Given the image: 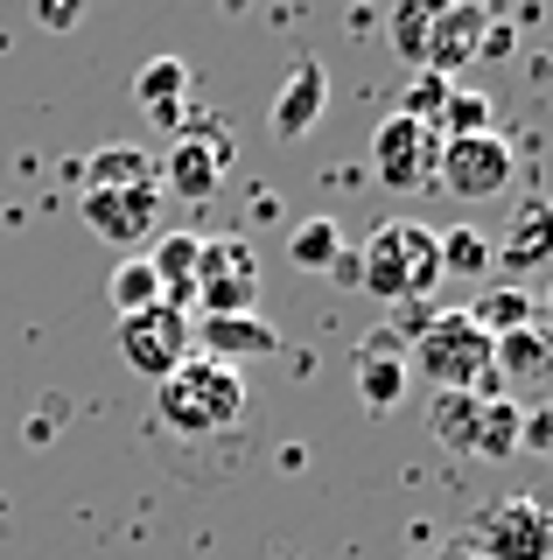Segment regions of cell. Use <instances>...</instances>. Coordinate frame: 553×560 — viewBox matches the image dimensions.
I'll list each match as a JSON object with an SVG mask.
<instances>
[{
  "label": "cell",
  "mask_w": 553,
  "mask_h": 560,
  "mask_svg": "<svg viewBox=\"0 0 553 560\" xmlns=\"http://www.w3.org/2000/svg\"><path fill=\"white\" fill-rule=\"evenodd\" d=\"M357 288L378 294V302L413 308V294L442 288V232H427V224H413V218L378 224V232L357 245Z\"/></svg>",
  "instance_id": "1"
},
{
  "label": "cell",
  "mask_w": 553,
  "mask_h": 560,
  "mask_svg": "<svg viewBox=\"0 0 553 560\" xmlns=\"http://www.w3.org/2000/svg\"><path fill=\"white\" fill-rule=\"evenodd\" d=\"M154 413H162L168 434H189V442H203V434H224L246 420V378L232 372V364H211V358H189L176 372L162 378V393H154Z\"/></svg>",
  "instance_id": "2"
},
{
  "label": "cell",
  "mask_w": 553,
  "mask_h": 560,
  "mask_svg": "<svg viewBox=\"0 0 553 560\" xmlns=\"http://www.w3.org/2000/svg\"><path fill=\"white\" fill-rule=\"evenodd\" d=\"M407 372L427 378L435 393H497V378H491V337L470 323V308L427 315V323L413 329Z\"/></svg>",
  "instance_id": "3"
},
{
  "label": "cell",
  "mask_w": 553,
  "mask_h": 560,
  "mask_svg": "<svg viewBox=\"0 0 553 560\" xmlns=\"http://www.w3.org/2000/svg\"><path fill=\"white\" fill-rule=\"evenodd\" d=\"M197 315L203 323H217V315H259V259H252V245L238 238V232H224V238H203V253H197Z\"/></svg>",
  "instance_id": "4"
},
{
  "label": "cell",
  "mask_w": 553,
  "mask_h": 560,
  "mask_svg": "<svg viewBox=\"0 0 553 560\" xmlns=\"http://www.w3.org/2000/svg\"><path fill=\"white\" fill-rule=\"evenodd\" d=\"M119 358L133 364L141 378L162 385L176 364L197 358V329H189V315L183 308H168V302H154L141 315H119Z\"/></svg>",
  "instance_id": "5"
},
{
  "label": "cell",
  "mask_w": 553,
  "mask_h": 560,
  "mask_svg": "<svg viewBox=\"0 0 553 560\" xmlns=\"http://www.w3.org/2000/svg\"><path fill=\"white\" fill-rule=\"evenodd\" d=\"M476 553L483 560H553V504L540 498H491L476 518Z\"/></svg>",
  "instance_id": "6"
},
{
  "label": "cell",
  "mask_w": 553,
  "mask_h": 560,
  "mask_svg": "<svg viewBox=\"0 0 553 560\" xmlns=\"http://www.w3.org/2000/svg\"><path fill=\"white\" fill-rule=\"evenodd\" d=\"M224 162H232L224 127H211L203 113H183V133H176V148H168V162H162V189L183 197V203H203V197H217Z\"/></svg>",
  "instance_id": "7"
},
{
  "label": "cell",
  "mask_w": 553,
  "mask_h": 560,
  "mask_svg": "<svg viewBox=\"0 0 553 560\" xmlns=\"http://www.w3.org/2000/svg\"><path fill=\"white\" fill-rule=\"evenodd\" d=\"M511 140L505 133H470V140H442V162H435V183L462 203H483V197H505L511 189Z\"/></svg>",
  "instance_id": "8"
},
{
  "label": "cell",
  "mask_w": 553,
  "mask_h": 560,
  "mask_svg": "<svg viewBox=\"0 0 553 560\" xmlns=\"http://www.w3.org/2000/svg\"><path fill=\"white\" fill-rule=\"evenodd\" d=\"M435 162H442L435 127H421V119H407V113H392L386 127L372 133V175H378L386 189H421V183H435Z\"/></svg>",
  "instance_id": "9"
},
{
  "label": "cell",
  "mask_w": 553,
  "mask_h": 560,
  "mask_svg": "<svg viewBox=\"0 0 553 560\" xmlns=\"http://www.w3.org/2000/svg\"><path fill=\"white\" fill-rule=\"evenodd\" d=\"M84 224H92L106 245H148L154 224H162V183L141 189H84Z\"/></svg>",
  "instance_id": "10"
},
{
  "label": "cell",
  "mask_w": 553,
  "mask_h": 560,
  "mask_svg": "<svg viewBox=\"0 0 553 560\" xmlns=\"http://www.w3.org/2000/svg\"><path fill=\"white\" fill-rule=\"evenodd\" d=\"M546 267H553V203L526 197L505 224V245H491V273H505V288H511V280L546 273Z\"/></svg>",
  "instance_id": "11"
},
{
  "label": "cell",
  "mask_w": 553,
  "mask_h": 560,
  "mask_svg": "<svg viewBox=\"0 0 553 560\" xmlns=\"http://www.w3.org/2000/svg\"><path fill=\"white\" fill-rule=\"evenodd\" d=\"M483 35H491V14L476 0H448V8H435V22H427V63L421 70L456 84V70L483 57Z\"/></svg>",
  "instance_id": "12"
},
{
  "label": "cell",
  "mask_w": 553,
  "mask_h": 560,
  "mask_svg": "<svg viewBox=\"0 0 553 560\" xmlns=\"http://www.w3.org/2000/svg\"><path fill=\"white\" fill-rule=\"evenodd\" d=\"M407 329H372L365 350H357V393H365L372 413H392L407 399Z\"/></svg>",
  "instance_id": "13"
},
{
  "label": "cell",
  "mask_w": 553,
  "mask_h": 560,
  "mask_svg": "<svg viewBox=\"0 0 553 560\" xmlns=\"http://www.w3.org/2000/svg\"><path fill=\"white\" fill-rule=\"evenodd\" d=\"M322 105H330V70H322V57H302L273 98V140H302L322 119Z\"/></svg>",
  "instance_id": "14"
},
{
  "label": "cell",
  "mask_w": 553,
  "mask_h": 560,
  "mask_svg": "<svg viewBox=\"0 0 553 560\" xmlns=\"http://www.w3.org/2000/svg\"><path fill=\"white\" fill-rule=\"evenodd\" d=\"M281 337L259 315H217V323H197V358L211 364H238V358H273Z\"/></svg>",
  "instance_id": "15"
},
{
  "label": "cell",
  "mask_w": 553,
  "mask_h": 560,
  "mask_svg": "<svg viewBox=\"0 0 553 560\" xmlns=\"http://www.w3.org/2000/svg\"><path fill=\"white\" fill-rule=\"evenodd\" d=\"M133 98H141V113L154 119V127H168V133H183V113H189V63L183 57H154L141 78H133Z\"/></svg>",
  "instance_id": "16"
},
{
  "label": "cell",
  "mask_w": 553,
  "mask_h": 560,
  "mask_svg": "<svg viewBox=\"0 0 553 560\" xmlns=\"http://www.w3.org/2000/svg\"><path fill=\"white\" fill-rule=\"evenodd\" d=\"M197 253H203V238H197V232H168V238L148 253L162 302H168V308H183V315H189V294H197Z\"/></svg>",
  "instance_id": "17"
},
{
  "label": "cell",
  "mask_w": 553,
  "mask_h": 560,
  "mask_svg": "<svg viewBox=\"0 0 553 560\" xmlns=\"http://www.w3.org/2000/svg\"><path fill=\"white\" fill-rule=\"evenodd\" d=\"M141 183H162V162L148 148H98L78 162V189H141Z\"/></svg>",
  "instance_id": "18"
},
{
  "label": "cell",
  "mask_w": 553,
  "mask_h": 560,
  "mask_svg": "<svg viewBox=\"0 0 553 560\" xmlns=\"http://www.w3.org/2000/svg\"><path fill=\"white\" fill-rule=\"evenodd\" d=\"M483 399H491V393H435V399H427V428H435V442H442V448H456V455H476Z\"/></svg>",
  "instance_id": "19"
},
{
  "label": "cell",
  "mask_w": 553,
  "mask_h": 560,
  "mask_svg": "<svg viewBox=\"0 0 553 560\" xmlns=\"http://www.w3.org/2000/svg\"><path fill=\"white\" fill-rule=\"evenodd\" d=\"M497 372H505V378H546L553 372V337L540 323L511 329V337H491V378Z\"/></svg>",
  "instance_id": "20"
},
{
  "label": "cell",
  "mask_w": 553,
  "mask_h": 560,
  "mask_svg": "<svg viewBox=\"0 0 553 560\" xmlns=\"http://www.w3.org/2000/svg\"><path fill=\"white\" fill-rule=\"evenodd\" d=\"M470 323L483 329V337H511V329H526V323H532L526 288H505V280H491V288L470 302Z\"/></svg>",
  "instance_id": "21"
},
{
  "label": "cell",
  "mask_w": 553,
  "mask_h": 560,
  "mask_svg": "<svg viewBox=\"0 0 553 560\" xmlns=\"http://www.w3.org/2000/svg\"><path fill=\"white\" fill-rule=\"evenodd\" d=\"M518 434H526V407L491 393L483 399V428H476V455L483 463H505V455H518Z\"/></svg>",
  "instance_id": "22"
},
{
  "label": "cell",
  "mask_w": 553,
  "mask_h": 560,
  "mask_svg": "<svg viewBox=\"0 0 553 560\" xmlns=\"http://www.w3.org/2000/svg\"><path fill=\"white\" fill-rule=\"evenodd\" d=\"M337 253H343L337 218H302L295 232H287V259H295V267H308V273H330Z\"/></svg>",
  "instance_id": "23"
},
{
  "label": "cell",
  "mask_w": 553,
  "mask_h": 560,
  "mask_svg": "<svg viewBox=\"0 0 553 560\" xmlns=\"http://www.w3.org/2000/svg\"><path fill=\"white\" fill-rule=\"evenodd\" d=\"M470 133H497L491 127V98L483 92H448V105L435 113V140H470Z\"/></svg>",
  "instance_id": "24"
},
{
  "label": "cell",
  "mask_w": 553,
  "mask_h": 560,
  "mask_svg": "<svg viewBox=\"0 0 553 560\" xmlns=\"http://www.w3.org/2000/svg\"><path fill=\"white\" fill-rule=\"evenodd\" d=\"M427 22H435V0H400L392 8V57H407L413 70L427 63Z\"/></svg>",
  "instance_id": "25"
},
{
  "label": "cell",
  "mask_w": 553,
  "mask_h": 560,
  "mask_svg": "<svg viewBox=\"0 0 553 560\" xmlns=\"http://www.w3.org/2000/svg\"><path fill=\"white\" fill-rule=\"evenodd\" d=\"M491 273V245H483L470 224H456V232L442 238V280H483Z\"/></svg>",
  "instance_id": "26"
},
{
  "label": "cell",
  "mask_w": 553,
  "mask_h": 560,
  "mask_svg": "<svg viewBox=\"0 0 553 560\" xmlns=\"http://www.w3.org/2000/svg\"><path fill=\"white\" fill-rule=\"evenodd\" d=\"M154 302H162L154 267H148V259H127V267L113 273V308H119V315H141V308H154Z\"/></svg>",
  "instance_id": "27"
},
{
  "label": "cell",
  "mask_w": 553,
  "mask_h": 560,
  "mask_svg": "<svg viewBox=\"0 0 553 560\" xmlns=\"http://www.w3.org/2000/svg\"><path fill=\"white\" fill-rule=\"evenodd\" d=\"M448 92H456L448 78H435V70H421V78L407 84V105H400V113H407V119H421V127H435V113L448 105Z\"/></svg>",
  "instance_id": "28"
},
{
  "label": "cell",
  "mask_w": 553,
  "mask_h": 560,
  "mask_svg": "<svg viewBox=\"0 0 553 560\" xmlns=\"http://www.w3.org/2000/svg\"><path fill=\"white\" fill-rule=\"evenodd\" d=\"M518 448L553 455V407H532V413H526V434H518Z\"/></svg>",
  "instance_id": "29"
},
{
  "label": "cell",
  "mask_w": 553,
  "mask_h": 560,
  "mask_svg": "<svg viewBox=\"0 0 553 560\" xmlns=\"http://www.w3.org/2000/svg\"><path fill=\"white\" fill-rule=\"evenodd\" d=\"M36 14H43V28H78V14H84V8H78V0H43Z\"/></svg>",
  "instance_id": "30"
},
{
  "label": "cell",
  "mask_w": 553,
  "mask_h": 560,
  "mask_svg": "<svg viewBox=\"0 0 553 560\" xmlns=\"http://www.w3.org/2000/svg\"><path fill=\"white\" fill-rule=\"evenodd\" d=\"M330 273H337V288H357V253H337Z\"/></svg>",
  "instance_id": "31"
},
{
  "label": "cell",
  "mask_w": 553,
  "mask_h": 560,
  "mask_svg": "<svg viewBox=\"0 0 553 560\" xmlns=\"http://www.w3.org/2000/svg\"><path fill=\"white\" fill-rule=\"evenodd\" d=\"M435 560H483L476 547H448V553H435Z\"/></svg>",
  "instance_id": "32"
},
{
  "label": "cell",
  "mask_w": 553,
  "mask_h": 560,
  "mask_svg": "<svg viewBox=\"0 0 553 560\" xmlns=\"http://www.w3.org/2000/svg\"><path fill=\"white\" fill-rule=\"evenodd\" d=\"M546 323H553V294H546Z\"/></svg>",
  "instance_id": "33"
}]
</instances>
